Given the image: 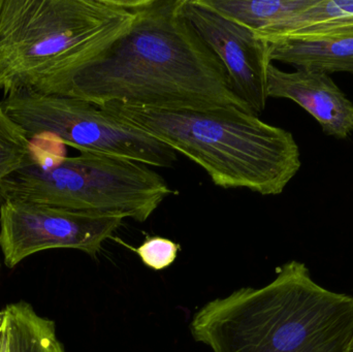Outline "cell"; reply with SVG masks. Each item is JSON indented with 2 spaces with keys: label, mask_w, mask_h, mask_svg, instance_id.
Segmentation results:
<instances>
[{
  "label": "cell",
  "mask_w": 353,
  "mask_h": 352,
  "mask_svg": "<svg viewBox=\"0 0 353 352\" xmlns=\"http://www.w3.org/2000/svg\"><path fill=\"white\" fill-rule=\"evenodd\" d=\"M183 2L142 0L128 28L83 64L57 95L97 107H234L252 113L232 90L218 58L185 18Z\"/></svg>",
  "instance_id": "1"
},
{
  "label": "cell",
  "mask_w": 353,
  "mask_h": 352,
  "mask_svg": "<svg viewBox=\"0 0 353 352\" xmlns=\"http://www.w3.org/2000/svg\"><path fill=\"white\" fill-rule=\"evenodd\" d=\"M189 329L213 352H346L353 298L321 287L304 262L292 260L265 287L205 304Z\"/></svg>",
  "instance_id": "2"
},
{
  "label": "cell",
  "mask_w": 353,
  "mask_h": 352,
  "mask_svg": "<svg viewBox=\"0 0 353 352\" xmlns=\"http://www.w3.org/2000/svg\"><path fill=\"white\" fill-rule=\"evenodd\" d=\"M99 107L184 155L224 189L278 196L302 165L292 132L238 107L169 110L119 103Z\"/></svg>",
  "instance_id": "3"
},
{
  "label": "cell",
  "mask_w": 353,
  "mask_h": 352,
  "mask_svg": "<svg viewBox=\"0 0 353 352\" xmlns=\"http://www.w3.org/2000/svg\"><path fill=\"white\" fill-rule=\"evenodd\" d=\"M142 0H0V91L58 94Z\"/></svg>",
  "instance_id": "4"
},
{
  "label": "cell",
  "mask_w": 353,
  "mask_h": 352,
  "mask_svg": "<svg viewBox=\"0 0 353 352\" xmlns=\"http://www.w3.org/2000/svg\"><path fill=\"white\" fill-rule=\"evenodd\" d=\"M173 194L149 165L81 152L56 161H37L0 182V202L20 200L68 210L123 215L148 220Z\"/></svg>",
  "instance_id": "5"
},
{
  "label": "cell",
  "mask_w": 353,
  "mask_h": 352,
  "mask_svg": "<svg viewBox=\"0 0 353 352\" xmlns=\"http://www.w3.org/2000/svg\"><path fill=\"white\" fill-rule=\"evenodd\" d=\"M0 107L32 140L52 136L80 152L171 167L176 153L142 130L116 119L82 99L57 94L18 92L4 96Z\"/></svg>",
  "instance_id": "6"
},
{
  "label": "cell",
  "mask_w": 353,
  "mask_h": 352,
  "mask_svg": "<svg viewBox=\"0 0 353 352\" xmlns=\"http://www.w3.org/2000/svg\"><path fill=\"white\" fill-rule=\"evenodd\" d=\"M120 214L68 210L20 200L0 202V248L12 269L45 250L68 248L95 258L121 227Z\"/></svg>",
  "instance_id": "7"
},
{
  "label": "cell",
  "mask_w": 353,
  "mask_h": 352,
  "mask_svg": "<svg viewBox=\"0 0 353 352\" xmlns=\"http://www.w3.org/2000/svg\"><path fill=\"white\" fill-rule=\"evenodd\" d=\"M183 14L228 74L236 96L255 115L267 107L269 43L205 0H184Z\"/></svg>",
  "instance_id": "8"
},
{
  "label": "cell",
  "mask_w": 353,
  "mask_h": 352,
  "mask_svg": "<svg viewBox=\"0 0 353 352\" xmlns=\"http://www.w3.org/2000/svg\"><path fill=\"white\" fill-rule=\"evenodd\" d=\"M267 91L269 99L298 103L317 120L327 136L345 140L353 134V103L325 72H284L271 63L267 72Z\"/></svg>",
  "instance_id": "9"
},
{
  "label": "cell",
  "mask_w": 353,
  "mask_h": 352,
  "mask_svg": "<svg viewBox=\"0 0 353 352\" xmlns=\"http://www.w3.org/2000/svg\"><path fill=\"white\" fill-rule=\"evenodd\" d=\"M269 43L271 61L290 64L296 70H316L331 74H353V37L332 39L283 37Z\"/></svg>",
  "instance_id": "10"
},
{
  "label": "cell",
  "mask_w": 353,
  "mask_h": 352,
  "mask_svg": "<svg viewBox=\"0 0 353 352\" xmlns=\"http://www.w3.org/2000/svg\"><path fill=\"white\" fill-rule=\"evenodd\" d=\"M353 37V0H314L309 8L274 27L261 39Z\"/></svg>",
  "instance_id": "11"
},
{
  "label": "cell",
  "mask_w": 353,
  "mask_h": 352,
  "mask_svg": "<svg viewBox=\"0 0 353 352\" xmlns=\"http://www.w3.org/2000/svg\"><path fill=\"white\" fill-rule=\"evenodd\" d=\"M0 352H66L53 320L41 318L27 302L0 311Z\"/></svg>",
  "instance_id": "12"
},
{
  "label": "cell",
  "mask_w": 353,
  "mask_h": 352,
  "mask_svg": "<svg viewBox=\"0 0 353 352\" xmlns=\"http://www.w3.org/2000/svg\"><path fill=\"white\" fill-rule=\"evenodd\" d=\"M224 16L254 31L259 37L292 18L314 0H205Z\"/></svg>",
  "instance_id": "13"
},
{
  "label": "cell",
  "mask_w": 353,
  "mask_h": 352,
  "mask_svg": "<svg viewBox=\"0 0 353 352\" xmlns=\"http://www.w3.org/2000/svg\"><path fill=\"white\" fill-rule=\"evenodd\" d=\"M37 158L31 138L0 107V182Z\"/></svg>",
  "instance_id": "14"
},
{
  "label": "cell",
  "mask_w": 353,
  "mask_h": 352,
  "mask_svg": "<svg viewBox=\"0 0 353 352\" xmlns=\"http://www.w3.org/2000/svg\"><path fill=\"white\" fill-rule=\"evenodd\" d=\"M140 256L145 266L154 271H163L175 262L180 245L172 240L163 237H147L138 248H132L122 243Z\"/></svg>",
  "instance_id": "15"
},
{
  "label": "cell",
  "mask_w": 353,
  "mask_h": 352,
  "mask_svg": "<svg viewBox=\"0 0 353 352\" xmlns=\"http://www.w3.org/2000/svg\"><path fill=\"white\" fill-rule=\"evenodd\" d=\"M346 352H353V336L352 340H350V344H348L347 349H346Z\"/></svg>",
  "instance_id": "16"
}]
</instances>
